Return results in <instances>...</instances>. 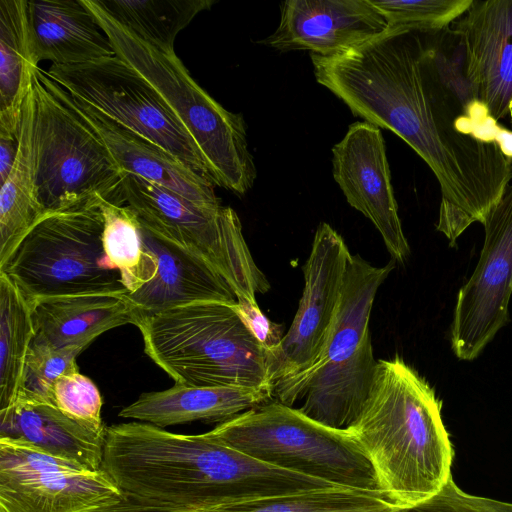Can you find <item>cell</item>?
<instances>
[{
  "label": "cell",
  "instance_id": "obj_1",
  "mask_svg": "<svg viewBox=\"0 0 512 512\" xmlns=\"http://www.w3.org/2000/svg\"><path fill=\"white\" fill-rule=\"evenodd\" d=\"M101 469L124 496L171 512H199L334 485L259 461L206 433L133 421L106 427Z\"/></svg>",
  "mask_w": 512,
  "mask_h": 512
},
{
  "label": "cell",
  "instance_id": "obj_2",
  "mask_svg": "<svg viewBox=\"0 0 512 512\" xmlns=\"http://www.w3.org/2000/svg\"><path fill=\"white\" fill-rule=\"evenodd\" d=\"M441 408L426 379L395 355L377 360L368 398L345 429L370 460L382 492L400 508L433 497L452 477Z\"/></svg>",
  "mask_w": 512,
  "mask_h": 512
},
{
  "label": "cell",
  "instance_id": "obj_3",
  "mask_svg": "<svg viewBox=\"0 0 512 512\" xmlns=\"http://www.w3.org/2000/svg\"><path fill=\"white\" fill-rule=\"evenodd\" d=\"M237 303L198 302L139 316L145 353L177 384L272 389L270 349Z\"/></svg>",
  "mask_w": 512,
  "mask_h": 512
},
{
  "label": "cell",
  "instance_id": "obj_4",
  "mask_svg": "<svg viewBox=\"0 0 512 512\" xmlns=\"http://www.w3.org/2000/svg\"><path fill=\"white\" fill-rule=\"evenodd\" d=\"M117 57L158 94L200 154L210 178L237 195L248 192L256 167L241 114L226 110L190 75L175 51L160 50L116 22L96 0H83Z\"/></svg>",
  "mask_w": 512,
  "mask_h": 512
},
{
  "label": "cell",
  "instance_id": "obj_5",
  "mask_svg": "<svg viewBox=\"0 0 512 512\" xmlns=\"http://www.w3.org/2000/svg\"><path fill=\"white\" fill-rule=\"evenodd\" d=\"M102 200L92 195L46 214L0 266L28 304L55 296L127 292L103 248Z\"/></svg>",
  "mask_w": 512,
  "mask_h": 512
},
{
  "label": "cell",
  "instance_id": "obj_6",
  "mask_svg": "<svg viewBox=\"0 0 512 512\" xmlns=\"http://www.w3.org/2000/svg\"><path fill=\"white\" fill-rule=\"evenodd\" d=\"M392 260L376 267L351 255L325 350L299 386L295 401L313 420L348 428L368 398L377 366L369 320L378 289L393 270Z\"/></svg>",
  "mask_w": 512,
  "mask_h": 512
},
{
  "label": "cell",
  "instance_id": "obj_7",
  "mask_svg": "<svg viewBox=\"0 0 512 512\" xmlns=\"http://www.w3.org/2000/svg\"><path fill=\"white\" fill-rule=\"evenodd\" d=\"M207 434L274 467L339 487L382 492L370 460L350 434L299 408L269 401Z\"/></svg>",
  "mask_w": 512,
  "mask_h": 512
},
{
  "label": "cell",
  "instance_id": "obj_8",
  "mask_svg": "<svg viewBox=\"0 0 512 512\" xmlns=\"http://www.w3.org/2000/svg\"><path fill=\"white\" fill-rule=\"evenodd\" d=\"M31 92L36 189L45 213L92 195L117 204L124 172L100 138L39 67Z\"/></svg>",
  "mask_w": 512,
  "mask_h": 512
},
{
  "label": "cell",
  "instance_id": "obj_9",
  "mask_svg": "<svg viewBox=\"0 0 512 512\" xmlns=\"http://www.w3.org/2000/svg\"><path fill=\"white\" fill-rule=\"evenodd\" d=\"M117 204L128 206L147 228L204 259L225 279L237 300L255 304L256 294L270 289L231 207L203 208L126 172L120 182Z\"/></svg>",
  "mask_w": 512,
  "mask_h": 512
},
{
  "label": "cell",
  "instance_id": "obj_10",
  "mask_svg": "<svg viewBox=\"0 0 512 512\" xmlns=\"http://www.w3.org/2000/svg\"><path fill=\"white\" fill-rule=\"evenodd\" d=\"M351 253L342 236L320 223L303 266L304 289L291 326L270 350L272 399L296 403V392L320 360L336 315Z\"/></svg>",
  "mask_w": 512,
  "mask_h": 512
},
{
  "label": "cell",
  "instance_id": "obj_11",
  "mask_svg": "<svg viewBox=\"0 0 512 512\" xmlns=\"http://www.w3.org/2000/svg\"><path fill=\"white\" fill-rule=\"evenodd\" d=\"M46 73L75 99L156 143L210 178L190 137L158 94L116 55L80 65H51Z\"/></svg>",
  "mask_w": 512,
  "mask_h": 512
},
{
  "label": "cell",
  "instance_id": "obj_12",
  "mask_svg": "<svg viewBox=\"0 0 512 512\" xmlns=\"http://www.w3.org/2000/svg\"><path fill=\"white\" fill-rule=\"evenodd\" d=\"M124 497L102 469L0 437V512H86Z\"/></svg>",
  "mask_w": 512,
  "mask_h": 512
},
{
  "label": "cell",
  "instance_id": "obj_13",
  "mask_svg": "<svg viewBox=\"0 0 512 512\" xmlns=\"http://www.w3.org/2000/svg\"><path fill=\"white\" fill-rule=\"evenodd\" d=\"M485 239L479 261L458 292L450 328L451 348L460 360L476 359L509 322L512 295V184L482 222Z\"/></svg>",
  "mask_w": 512,
  "mask_h": 512
},
{
  "label": "cell",
  "instance_id": "obj_14",
  "mask_svg": "<svg viewBox=\"0 0 512 512\" xmlns=\"http://www.w3.org/2000/svg\"><path fill=\"white\" fill-rule=\"evenodd\" d=\"M333 177L347 202L380 233L394 262L404 263L410 247L394 196L385 143L380 129L355 122L332 148Z\"/></svg>",
  "mask_w": 512,
  "mask_h": 512
},
{
  "label": "cell",
  "instance_id": "obj_15",
  "mask_svg": "<svg viewBox=\"0 0 512 512\" xmlns=\"http://www.w3.org/2000/svg\"><path fill=\"white\" fill-rule=\"evenodd\" d=\"M388 30L370 0H287L280 23L262 43L276 50H309L332 56L350 50Z\"/></svg>",
  "mask_w": 512,
  "mask_h": 512
},
{
  "label": "cell",
  "instance_id": "obj_16",
  "mask_svg": "<svg viewBox=\"0 0 512 512\" xmlns=\"http://www.w3.org/2000/svg\"><path fill=\"white\" fill-rule=\"evenodd\" d=\"M60 90L123 172L163 186L203 208L219 210L222 207L214 190L215 184L209 177L191 169L156 143L75 99L61 86Z\"/></svg>",
  "mask_w": 512,
  "mask_h": 512
},
{
  "label": "cell",
  "instance_id": "obj_17",
  "mask_svg": "<svg viewBox=\"0 0 512 512\" xmlns=\"http://www.w3.org/2000/svg\"><path fill=\"white\" fill-rule=\"evenodd\" d=\"M461 33L467 76L498 121L512 107V0H473L452 23Z\"/></svg>",
  "mask_w": 512,
  "mask_h": 512
},
{
  "label": "cell",
  "instance_id": "obj_18",
  "mask_svg": "<svg viewBox=\"0 0 512 512\" xmlns=\"http://www.w3.org/2000/svg\"><path fill=\"white\" fill-rule=\"evenodd\" d=\"M139 223L144 243L157 258V271L141 288L123 294L137 319L198 302L237 303L231 287L209 263Z\"/></svg>",
  "mask_w": 512,
  "mask_h": 512
},
{
  "label": "cell",
  "instance_id": "obj_19",
  "mask_svg": "<svg viewBox=\"0 0 512 512\" xmlns=\"http://www.w3.org/2000/svg\"><path fill=\"white\" fill-rule=\"evenodd\" d=\"M270 400V388L175 383L166 390L142 393L119 416L160 428L194 421L221 424Z\"/></svg>",
  "mask_w": 512,
  "mask_h": 512
},
{
  "label": "cell",
  "instance_id": "obj_20",
  "mask_svg": "<svg viewBox=\"0 0 512 512\" xmlns=\"http://www.w3.org/2000/svg\"><path fill=\"white\" fill-rule=\"evenodd\" d=\"M28 15L36 64L80 65L115 56L83 0H28Z\"/></svg>",
  "mask_w": 512,
  "mask_h": 512
},
{
  "label": "cell",
  "instance_id": "obj_21",
  "mask_svg": "<svg viewBox=\"0 0 512 512\" xmlns=\"http://www.w3.org/2000/svg\"><path fill=\"white\" fill-rule=\"evenodd\" d=\"M33 343L53 348H87L99 335L137 316L123 295L79 294L41 298L29 304Z\"/></svg>",
  "mask_w": 512,
  "mask_h": 512
},
{
  "label": "cell",
  "instance_id": "obj_22",
  "mask_svg": "<svg viewBox=\"0 0 512 512\" xmlns=\"http://www.w3.org/2000/svg\"><path fill=\"white\" fill-rule=\"evenodd\" d=\"M105 433L79 424L45 402L19 397L0 410V437L25 441L93 471L101 469Z\"/></svg>",
  "mask_w": 512,
  "mask_h": 512
},
{
  "label": "cell",
  "instance_id": "obj_23",
  "mask_svg": "<svg viewBox=\"0 0 512 512\" xmlns=\"http://www.w3.org/2000/svg\"><path fill=\"white\" fill-rule=\"evenodd\" d=\"M46 215L36 189L32 92L25 98L14 165L0 190V266Z\"/></svg>",
  "mask_w": 512,
  "mask_h": 512
},
{
  "label": "cell",
  "instance_id": "obj_24",
  "mask_svg": "<svg viewBox=\"0 0 512 512\" xmlns=\"http://www.w3.org/2000/svg\"><path fill=\"white\" fill-rule=\"evenodd\" d=\"M37 67L28 0H0V130L19 134L23 104Z\"/></svg>",
  "mask_w": 512,
  "mask_h": 512
},
{
  "label": "cell",
  "instance_id": "obj_25",
  "mask_svg": "<svg viewBox=\"0 0 512 512\" xmlns=\"http://www.w3.org/2000/svg\"><path fill=\"white\" fill-rule=\"evenodd\" d=\"M116 22L144 42L173 52L177 35L213 0H96Z\"/></svg>",
  "mask_w": 512,
  "mask_h": 512
},
{
  "label": "cell",
  "instance_id": "obj_26",
  "mask_svg": "<svg viewBox=\"0 0 512 512\" xmlns=\"http://www.w3.org/2000/svg\"><path fill=\"white\" fill-rule=\"evenodd\" d=\"M33 339L30 305L0 272V410L9 407L20 392Z\"/></svg>",
  "mask_w": 512,
  "mask_h": 512
},
{
  "label": "cell",
  "instance_id": "obj_27",
  "mask_svg": "<svg viewBox=\"0 0 512 512\" xmlns=\"http://www.w3.org/2000/svg\"><path fill=\"white\" fill-rule=\"evenodd\" d=\"M102 212L104 251L127 292H134L154 277L157 258L144 243L139 220L128 206L103 199Z\"/></svg>",
  "mask_w": 512,
  "mask_h": 512
},
{
  "label": "cell",
  "instance_id": "obj_28",
  "mask_svg": "<svg viewBox=\"0 0 512 512\" xmlns=\"http://www.w3.org/2000/svg\"><path fill=\"white\" fill-rule=\"evenodd\" d=\"M383 492L333 487L223 505L199 512H391Z\"/></svg>",
  "mask_w": 512,
  "mask_h": 512
},
{
  "label": "cell",
  "instance_id": "obj_29",
  "mask_svg": "<svg viewBox=\"0 0 512 512\" xmlns=\"http://www.w3.org/2000/svg\"><path fill=\"white\" fill-rule=\"evenodd\" d=\"M432 72L461 113L474 100L477 90L467 76L466 51L461 33L450 26L432 33H421Z\"/></svg>",
  "mask_w": 512,
  "mask_h": 512
},
{
  "label": "cell",
  "instance_id": "obj_30",
  "mask_svg": "<svg viewBox=\"0 0 512 512\" xmlns=\"http://www.w3.org/2000/svg\"><path fill=\"white\" fill-rule=\"evenodd\" d=\"M473 0H370L388 29L432 33L462 17Z\"/></svg>",
  "mask_w": 512,
  "mask_h": 512
},
{
  "label": "cell",
  "instance_id": "obj_31",
  "mask_svg": "<svg viewBox=\"0 0 512 512\" xmlns=\"http://www.w3.org/2000/svg\"><path fill=\"white\" fill-rule=\"evenodd\" d=\"M83 350L81 347L53 348L32 342L17 398L54 405L55 383L64 375L79 371L76 357Z\"/></svg>",
  "mask_w": 512,
  "mask_h": 512
},
{
  "label": "cell",
  "instance_id": "obj_32",
  "mask_svg": "<svg viewBox=\"0 0 512 512\" xmlns=\"http://www.w3.org/2000/svg\"><path fill=\"white\" fill-rule=\"evenodd\" d=\"M53 404L67 417L95 431H105L102 397L93 381L79 371L62 376L53 387Z\"/></svg>",
  "mask_w": 512,
  "mask_h": 512
},
{
  "label": "cell",
  "instance_id": "obj_33",
  "mask_svg": "<svg viewBox=\"0 0 512 512\" xmlns=\"http://www.w3.org/2000/svg\"><path fill=\"white\" fill-rule=\"evenodd\" d=\"M509 115L512 118V107ZM454 126L461 134L496 145L504 156L512 159V129L500 125L481 101L471 102L456 117Z\"/></svg>",
  "mask_w": 512,
  "mask_h": 512
},
{
  "label": "cell",
  "instance_id": "obj_34",
  "mask_svg": "<svg viewBox=\"0 0 512 512\" xmlns=\"http://www.w3.org/2000/svg\"><path fill=\"white\" fill-rule=\"evenodd\" d=\"M404 512H512V503L469 495L451 477L436 495Z\"/></svg>",
  "mask_w": 512,
  "mask_h": 512
},
{
  "label": "cell",
  "instance_id": "obj_35",
  "mask_svg": "<svg viewBox=\"0 0 512 512\" xmlns=\"http://www.w3.org/2000/svg\"><path fill=\"white\" fill-rule=\"evenodd\" d=\"M238 310L258 340L273 349L282 339L278 326L272 323L260 310L258 304L237 301Z\"/></svg>",
  "mask_w": 512,
  "mask_h": 512
},
{
  "label": "cell",
  "instance_id": "obj_36",
  "mask_svg": "<svg viewBox=\"0 0 512 512\" xmlns=\"http://www.w3.org/2000/svg\"><path fill=\"white\" fill-rule=\"evenodd\" d=\"M19 146V134L0 130V183L3 184L9 175Z\"/></svg>",
  "mask_w": 512,
  "mask_h": 512
},
{
  "label": "cell",
  "instance_id": "obj_37",
  "mask_svg": "<svg viewBox=\"0 0 512 512\" xmlns=\"http://www.w3.org/2000/svg\"><path fill=\"white\" fill-rule=\"evenodd\" d=\"M86 512H171L161 508L149 506L146 504L139 503L129 497H124L123 500L105 505L99 508H95Z\"/></svg>",
  "mask_w": 512,
  "mask_h": 512
},
{
  "label": "cell",
  "instance_id": "obj_38",
  "mask_svg": "<svg viewBox=\"0 0 512 512\" xmlns=\"http://www.w3.org/2000/svg\"><path fill=\"white\" fill-rule=\"evenodd\" d=\"M404 511H405V508H396L391 512H404Z\"/></svg>",
  "mask_w": 512,
  "mask_h": 512
}]
</instances>
